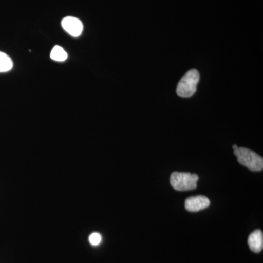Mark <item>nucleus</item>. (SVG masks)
<instances>
[{
	"instance_id": "nucleus-1",
	"label": "nucleus",
	"mask_w": 263,
	"mask_h": 263,
	"mask_svg": "<svg viewBox=\"0 0 263 263\" xmlns=\"http://www.w3.org/2000/svg\"><path fill=\"white\" fill-rule=\"evenodd\" d=\"M237 160L241 165L245 166L250 171L254 172L262 171L263 169V159L253 151L243 147H238L234 150Z\"/></svg>"
},
{
	"instance_id": "nucleus-2",
	"label": "nucleus",
	"mask_w": 263,
	"mask_h": 263,
	"mask_svg": "<svg viewBox=\"0 0 263 263\" xmlns=\"http://www.w3.org/2000/svg\"><path fill=\"white\" fill-rule=\"evenodd\" d=\"M200 81V73L195 69L189 70L177 85L176 94L181 98H188L197 91V85Z\"/></svg>"
},
{
	"instance_id": "nucleus-3",
	"label": "nucleus",
	"mask_w": 263,
	"mask_h": 263,
	"mask_svg": "<svg viewBox=\"0 0 263 263\" xmlns=\"http://www.w3.org/2000/svg\"><path fill=\"white\" fill-rule=\"evenodd\" d=\"M199 177L190 173L174 172L171 176V184L177 191H190L197 188Z\"/></svg>"
},
{
	"instance_id": "nucleus-4",
	"label": "nucleus",
	"mask_w": 263,
	"mask_h": 263,
	"mask_svg": "<svg viewBox=\"0 0 263 263\" xmlns=\"http://www.w3.org/2000/svg\"><path fill=\"white\" fill-rule=\"evenodd\" d=\"M210 205V200L203 195L190 197L185 201V209L190 212H197L207 209Z\"/></svg>"
},
{
	"instance_id": "nucleus-5",
	"label": "nucleus",
	"mask_w": 263,
	"mask_h": 263,
	"mask_svg": "<svg viewBox=\"0 0 263 263\" xmlns=\"http://www.w3.org/2000/svg\"><path fill=\"white\" fill-rule=\"evenodd\" d=\"M64 29L72 35V37H79L83 32L84 26L79 19L75 17L68 16L64 18L62 22Z\"/></svg>"
},
{
	"instance_id": "nucleus-6",
	"label": "nucleus",
	"mask_w": 263,
	"mask_h": 263,
	"mask_svg": "<svg viewBox=\"0 0 263 263\" xmlns=\"http://www.w3.org/2000/svg\"><path fill=\"white\" fill-rule=\"evenodd\" d=\"M249 248L254 253H259L263 249V234L262 230H256L251 233L248 238Z\"/></svg>"
},
{
	"instance_id": "nucleus-7",
	"label": "nucleus",
	"mask_w": 263,
	"mask_h": 263,
	"mask_svg": "<svg viewBox=\"0 0 263 263\" xmlns=\"http://www.w3.org/2000/svg\"><path fill=\"white\" fill-rule=\"evenodd\" d=\"M13 61L10 57L0 51V72H8L13 68Z\"/></svg>"
},
{
	"instance_id": "nucleus-8",
	"label": "nucleus",
	"mask_w": 263,
	"mask_h": 263,
	"mask_svg": "<svg viewBox=\"0 0 263 263\" xmlns=\"http://www.w3.org/2000/svg\"><path fill=\"white\" fill-rule=\"evenodd\" d=\"M51 58L54 61L64 62L67 60V53L61 46H56L52 49Z\"/></svg>"
},
{
	"instance_id": "nucleus-9",
	"label": "nucleus",
	"mask_w": 263,
	"mask_h": 263,
	"mask_svg": "<svg viewBox=\"0 0 263 263\" xmlns=\"http://www.w3.org/2000/svg\"><path fill=\"white\" fill-rule=\"evenodd\" d=\"M90 243L93 246H98L101 243L102 236L100 233H94L90 235L89 238Z\"/></svg>"
},
{
	"instance_id": "nucleus-10",
	"label": "nucleus",
	"mask_w": 263,
	"mask_h": 263,
	"mask_svg": "<svg viewBox=\"0 0 263 263\" xmlns=\"http://www.w3.org/2000/svg\"><path fill=\"white\" fill-rule=\"evenodd\" d=\"M238 148V146H236V145H233V150L237 149V148Z\"/></svg>"
}]
</instances>
